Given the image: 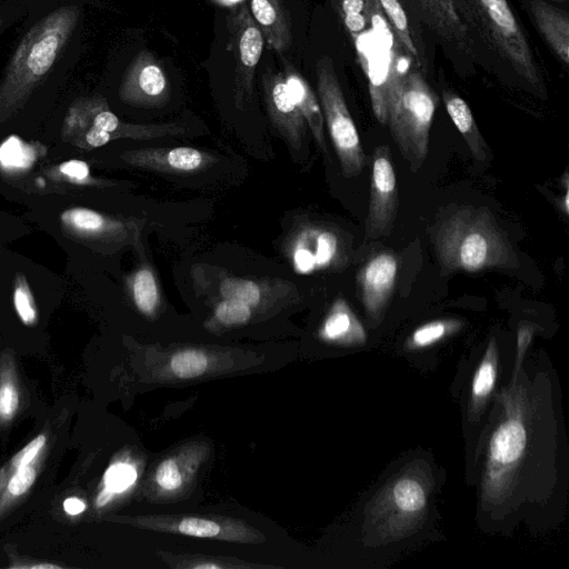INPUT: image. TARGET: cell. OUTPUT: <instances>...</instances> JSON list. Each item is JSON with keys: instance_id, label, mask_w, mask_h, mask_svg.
I'll list each match as a JSON object with an SVG mask.
<instances>
[{"instance_id": "44dd1931", "label": "cell", "mask_w": 569, "mask_h": 569, "mask_svg": "<svg viewBox=\"0 0 569 569\" xmlns=\"http://www.w3.org/2000/svg\"><path fill=\"white\" fill-rule=\"evenodd\" d=\"M43 144L27 142L11 133L0 144V176L2 181L14 187L32 172L41 158H44Z\"/></svg>"}, {"instance_id": "52a82bcc", "label": "cell", "mask_w": 569, "mask_h": 569, "mask_svg": "<svg viewBox=\"0 0 569 569\" xmlns=\"http://www.w3.org/2000/svg\"><path fill=\"white\" fill-rule=\"evenodd\" d=\"M318 99L325 123L346 178L358 176L365 166V151L349 112L331 58L316 63Z\"/></svg>"}, {"instance_id": "30bf717a", "label": "cell", "mask_w": 569, "mask_h": 569, "mask_svg": "<svg viewBox=\"0 0 569 569\" xmlns=\"http://www.w3.org/2000/svg\"><path fill=\"white\" fill-rule=\"evenodd\" d=\"M228 49L233 56V99L243 109L252 97V83L257 64L264 46L263 36L246 6L231 8L227 16Z\"/></svg>"}, {"instance_id": "6da1fadb", "label": "cell", "mask_w": 569, "mask_h": 569, "mask_svg": "<svg viewBox=\"0 0 569 569\" xmlns=\"http://www.w3.org/2000/svg\"><path fill=\"white\" fill-rule=\"evenodd\" d=\"M84 4L29 13L0 74V136L33 131L53 112L80 59Z\"/></svg>"}, {"instance_id": "ac0fdd59", "label": "cell", "mask_w": 569, "mask_h": 569, "mask_svg": "<svg viewBox=\"0 0 569 569\" xmlns=\"http://www.w3.org/2000/svg\"><path fill=\"white\" fill-rule=\"evenodd\" d=\"M346 247L339 234L325 227H308L293 247V266L299 273H311L343 264Z\"/></svg>"}, {"instance_id": "836d02e7", "label": "cell", "mask_w": 569, "mask_h": 569, "mask_svg": "<svg viewBox=\"0 0 569 569\" xmlns=\"http://www.w3.org/2000/svg\"><path fill=\"white\" fill-rule=\"evenodd\" d=\"M12 302L20 321L28 327L37 325L38 307L28 279L22 272H16L12 283Z\"/></svg>"}, {"instance_id": "7bdbcfd3", "label": "cell", "mask_w": 569, "mask_h": 569, "mask_svg": "<svg viewBox=\"0 0 569 569\" xmlns=\"http://www.w3.org/2000/svg\"><path fill=\"white\" fill-rule=\"evenodd\" d=\"M0 2H12L19 4L26 10L27 14H29L48 11L50 9L68 3L84 4L86 0H0Z\"/></svg>"}, {"instance_id": "d4e9b609", "label": "cell", "mask_w": 569, "mask_h": 569, "mask_svg": "<svg viewBox=\"0 0 569 569\" xmlns=\"http://www.w3.org/2000/svg\"><path fill=\"white\" fill-rule=\"evenodd\" d=\"M320 337L343 346H359L366 341V331L347 301L337 298L319 330Z\"/></svg>"}, {"instance_id": "277c9868", "label": "cell", "mask_w": 569, "mask_h": 569, "mask_svg": "<svg viewBox=\"0 0 569 569\" xmlns=\"http://www.w3.org/2000/svg\"><path fill=\"white\" fill-rule=\"evenodd\" d=\"M463 24L479 37L528 83L542 80L525 32L507 0H453Z\"/></svg>"}, {"instance_id": "f35d334b", "label": "cell", "mask_w": 569, "mask_h": 569, "mask_svg": "<svg viewBox=\"0 0 569 569\" xmlns=\"http://www.w3.org/2000/svg\"><path fill=\"white\" fill-rule=\"evenodd\" d=\"M156 481L166 491L178 490L184 481V471L178 465V459L169 457L161 461L156 470Z\"/></svg>"}, {"instance_id": "8992f818", "label": "cell", "mask_w": 569, "mask_h": 569, "mask_svg": "<svg viewBox=\"0 0 569 569\" xmlns=\"http://www.w3.org/2000/svg\"><path fill=\"white\" fill-rule=\"evenodd\" d=\"M505 417L493 430L488 448L482 490L488 501L510 493L529 442L528 409L522 392L511 388L503 395Z\"/></svg>"}, {"instance_id": "1f68e13d", "label": "cell", "mask_w": 569, "mask_h": 569, "mask_svg": "<svg viewBox=\"0 0 569 569\" xmlns=\"http://www.w3.org/2000/svg\"><path fill=\"white\" fill-rule=\"evenodd\" d=\"M161 559L171 568L189 569H227V568H269V566L253 565L240 559L211 557L202 555H171L159 552Z\"/></svg>"}, {"instance_id": "7a4b0ae2", "label": "cell", "mask_w": 569, "mask_h": 569, "mask_svg": "<svg viewBox=\"0 0 569 569\" xmlns=\"http://www.w3.org/2000/svg\"><path fill=\"white\" fill-rule=\"evenodd\" d=\"M435 248L443 272L513 269L519 264L508 237L485 208H457L439 224Z\"/></svg>"}, {"instance_id": "ba28073f", "label": "cell", "mask_w": 569, "mask_h": 569, "mask_svg": "<svg viewBox=\"0 0 569 569\" xmlns=\"http://www.w3.org/2000/svg\"><path fill=\"white\" fill-rule=\"evenodd\" d=\"M38 218L53 231L63 244L100 250L107 244L120 242L128 232V224L98 210L63 203L61 207L41 204Z\"/></svg>"}, {"instance_id": "60d3db41", "label": "cell", "mask_w": 569, "mask_h": 569, "mask_svg": "<svg viewBox=\"0 0 569 569\" xmlns=\"http://www.w3.org/2000/svg\"><path fill=\"white\" fill-rule=\"evenodd\" d=\"M27 17L26 10L12 2H0V38Z\"/></svg>"}, {"instance_id": "ab89813d", "label": "cell", "mask_w": 569, "mask_h": 569, "mask_svg": "<svg viewBox=\"0 0 569 569\" xmlns=\"http://www.w3.org/2000/svg\"><path fill=\"white\" fill-rule=\"evenodd\" d=\"M26 231L27 226L20 219L6 212H0V248Z\"/></svg>"}, {"instance_id": "5bb4252c", "label": "cell", "mask_w": 569, "mask_h": 569, "mask_svg": "<svg viewBox=\"0 0 569 569\" xmlns=\"http://www.w3.org/2000/svg\"><path fill=\"white\" fill-rule=\"evenodd\" d=\"M169 93L167 77L148 51H140L130 60L117 88L118 99L133 107H160L168 101Z\"/></svg>"}, {"instance_id": "8fae6325", "label": "cell", "mask_w": 569, "mask_h": 569, "mask_svg": "<svg viewBox=\"0 0 569 569\" xmlns=\"http://www.w3.org/2000/svg\"><path fill=\"white\" fill-rule=\"evenodd\" d=\"M427 485L418 473L405 472L376 497L370 517L387 535H398L416 525L427 507ZM381 525V526H382Z\"/></svg>"}, {"instance_id": "8d00e7d4", "label": "cell", "mask_w": 569, "mask_h": 569, "mask_svg": "<svg viewBox=\"0 0 569 569\" xmlns=\"http://www.w3.org/2000/svg\"><path fill=\"white\" fill-rule=\"evenodd\" d=\"M137 479L136 469L128 463L117 462L111 465L104 473V488L110 492L119 493L129 488Z\"/></svg>"}, {"instance_id": "484cf974", "label": "cell", "mask_w": 569, "mask_h": 569, "mask_svg": "<svg viewBox=\"0 0 569 569\" xmlns=\"http://www.w3.org/2000/svg\"><path fill=\"white\" fill-rule=\"evenodd\" d=\"M388 22L400 47L416 62L417 68L426 73L428 57L421 44L415 39L413 30L400 0H375Z\"/></svg>"}, {"instance_id": "d590c367", "label": "cell", "mask_w": 569, "mask_h": 569, "mask_svg": "<svg viewBox=\"0 0 569 569\" xmlns=\"http://www.w3.org/2000/svg\"><path fill=\"white\" fill-rule=\"evenodd\" d=\"M171 370L182 379H191L202 375L208 367L207 356L194 349L181 350L171 358Z\"/></svg>"}, {"instance_id": "9c48e42d", "label": "cell", "mask_w": 569, "mask_h": 569, "mask_svg": "<svg viewBox=\"0 0 569 569\" xmlns=\"http://www.w3.org/2000/svg\"><path fill=\"white\" fill-rule=\"evenodd\" d=\"M131 526L197 538L217 539L239 543H262L261 531L249 523L222 516L147 515L129 518Z\"/></svg>"}, {"instance_id": "7c38bea8", "label": "cell", "mask_w": 569, "mask_h": 569, "mask_svg": "<svg viewBox=\"0 0 569 569\" xmlns=\"http://www.w3.org/2000/svg\"><path fill=\"white\" fill-rule=\"evenodd\" d=\"M399 199L392 154L388 146L376 148L371 166L370 201L366 220V237L377 239L390 234Z\"/></svg>"}, {"instance_id": "f1b7e54d", "label": "cell", "mask_w": 569, "mask_h": 569, "mask_svg": "<svg viewBox=\"0 0 569 569\" xmlns=\"http://www.w3.org/2000/svg\"><path fill=\"white\" fill-rule=\"evenodd\" d=\"M498 369V348L492 338L488 343L471 383L470 413L479 412L491 395Z\"/></svg>"}, {"instance_id": "d6a6232c", "label": "cell", "mask_w": 569, "mask_h": 569, "mask_svg": "<svg viewBox=\"0 0 569 569\" xmlns=\"http://www.w3.org/2000/svg\"><path fill=\"white\" fill-rule=\"evenodd\" d=\"M462 322L457 319H440L427 322L418 327L408 338L409 349H421L442 340L458 331Z\"/></svg>"}, {"instance_id": "7dc6e473", "label": "cell", "mask_w": 569, "mask_h": 569, "mask_svg": "<svg viewBox=\"0 0 569 569\" xmlns=\"http://www.w3.org/2000/svg\"><path fill=\"white\" fill-rule=\"evenodd\" d=\"M555 1H560V2H565V1H567V0H555Z\"/></svg>"}, {"instance_id": "5b68a950", "label": "cell", "mask_w": 569, "mask_h": 569, "mask_svg": "<svg viewBox=\"0 0 569 569\" xmlns=\"http://www.w3.org/2000/svg\"><path fill=\"white\" fill-rule=\"evenodd\" d=\"M439 98L422 72L410 69L395 87L387 124L401 154L413 172L418 171L429 148V132Z\"/></svg>"}, {"instance_id": "2e32d148", "label": "cell", "mask_w": 569, "mask_h": 569, "mask_svg": "<svg viewBox=\"0 0 569 569\" xmlns=\"http://www.w3.org/2000/svg\"><path fill=\"white\" fill-rule=\"evenodd\" d=\"M106 181L96 178L89 164L79 159H69L59 163L43 166L32 177L26 179L17 187L18 190L40 191L41 194H71L76 197L77 191L102 188L109 186Z\"/></svg>"}, {"instance_id": "e0dca14e", "label": "cell", "mask_w": 569, "mask_h": 569, "mask_svg": "<svg viewBox=\"0 0 569 569\" xmlns=\"http://www.w3.org/2000/svg\"><path fill=\"white\" fill-rule=\"evenodd\" d=\"M263 97L273 127L290 147L299 149L307 122L293 101L282 72L267 71L262 79Z\"/></svg>"}, {"instance_id": "f546056e", "label": "cell", "mask_w": 569, "mask_h": 569, "mask_svg": "<svg viewBox=\"0 0 569 569\" xmlns=\"http://www.w3.org/2000/svg\"><path fill=\"white\" fill-rule=\"evenodd\" d=\"M375 0H333V7L353 43L370 24Z\"/></svg>"}, {"instance_id": "b9f144b4", "label": "cell", "mask_w": 569, "mask_h": 569, "mask_svg": "<svg viewBox=\"0 0 569 569\" xmlns=\"http://www.w3.org/2000/svg\"><path fill=\"white\" fill-rule=\"evenodd\" d=\"M539 329L535 323L531 322H521L518 327L517 331V361L515 368V378L518 375V370L522 365L523 357L527 352V349L532 340V337L536 330Z\"/></svg>"}, {"instance_id": "74e56055", "label": "cell", "mask_w": 569, "mask_h": 569, "mask_svg": "<svg viewBox=\"0 0 569 569\" xmlns=\"http://www.w3.org/2000/svg\"><path fill=\"white\" fill-rule=\"evenodd\" d=\"M214 316L226 326L243 325L251 317V307L239 301L223 299L217 305Z\"/></svg>"}, {"instance_id": "9a60e30c", "label": "cell", "mask_w": 569, "mask_h": 569, "mask_svg": "<svg viewBox=\"0 0 569 569\" xmlns=\"http://www.w3.org/2000/svg\"><path fill=\"white\" fill-rule=\"evenodd\" d=\"M398 258L391 251L371 256L360 268L357 282L362 306L372 322L383 316L398 276Z\"/></svg>"}, {"instance_id": "7402d4cb", "label": "cell", "mask_w": 569, "mask_h": 569, "mask_svg": "<svg viewBox=\"0 0 569 569\" xmlns=\"http://www.w3.org/2000/svg\"><path fill=\"white\" fill-rule=\"evenodd\" d=\"M282 74L291 97L302 117L305 118L308 128L311 130L317 144L322 150V152L327 154L328 149L325 138V120L319 99L316 97L307 80L284 58H282Z\"/></svg>"}, {"instance_id": "4dcf8cb0", "label": "cell", "mask_w": 569, "mask_h": 569, "mask_svg": "<svg viewBox=\"0 0 569 569\" xmlns=\"http://www.w3.org/2000/svg\"><path fill=\"white\" fill-rule=\"evenodd\" d=\"M130 290L138 310L152 316L160 302V293L156 276L150 268H140L130 278Z\"/></svg>"}, {"instance_id": "ffe728a7", "label": "cell", "mask_w": 569, "mask_h": 569, "mask_svg": "<svg viewBox=\"0 0 569 569\" xmlns=\"http://www.w3.org/2000/svg\"><path fill=\"white\" fill-rule=\"evenodd\" d=\"M120 158L131 166L174 173L193 172L214 160L211 154L191 147L130 150Z\"/></svg>"}, {"instance_id": "4316f807", "label": "cell", "mask_w": 569, "mask_h": 569, "mask_svg": "<svg viewBox=\"0 0 569 569\" xmlns=\"http://www.w3.org/2000/svg\"><path fill=\"white\" fill-rule=\"evenodd\" d=\"M442 99L449 117L466 140L472 156L480 161L487 160L490 150L467 102L450 89H442Z\"/></svg>"}, {"instance_id": "e575fe53", "label": "cell", "mask_w": 569, "mask_h": 569, "mask_svg": "<svg viewBox=\"0 0 569 569\" xmlns=\"http://www.w3.org/2000/svg\"><path fill=\"white\" fill-rule=\"evenodd\" d=\"M223 299L234 300L253 307L261 298L260 287L252 280L243 278H226L219 286Z\"/></svg>"}, {"instance_id": "ee69618b", "label": "cell", "mask_w": 569, "mask_h": 569, "mask_svg": "<svg viewBox=\"0 0 569 569\" xmlns=\"http://www.w3.org/2000/svg\"><path fill=\"white\" fill-rule=\"evenodd\" d=\"M63 510L70 516H77L86 510V503L77 497H69L63 501Z\"/></svg>"}, {"instance_id": "d6986e66", "label": "cell", "mask_w": 569, "mask_h": 569, "mask_svg": "<svg viewBox=\"0 0 569 569\" xmlns=\"http://www.w3.org/2000/svg\"><path fill=\"white\" fill-rule=\"evenodd\" d=\"M419 19L443 42L472 53V41L453 0H408Z\"/></svg>"}, {"instance_id": "bcb514c9", "label": "cell", "mask_w": 569, "mask_h": 569, "mask_svg": "<svg viewBox=\"0 0 569 569\" xmlns=\"http://www.w3.org/2000/svg\"><path fill=\"white\" fill-rule=\"evenodd\" d=\"M213 1L218 2L219 4L233 8L234 6H237L238 3H240L243 0H213Z\"/></svg>"}, {"instance_id": "603a6c76", "label": "cell", "mask_w": 569, "mask_h": 569, "mask_svg": "<svg viewBox=\"0 0 569 569\" xmlns=\"http://www.w3.org/2000/svg\"><path fill=\"white\" fill-rule=\"evenodd\" d=\"M250 13L271 49L281 53L291 46V22L282 0H250Z\"/></svg>"}, {"instance_id": "83f0119b", "label": "cell", "mask_w": 569, "mask_h": 569, "mask_svg": "<svg viewBox=\"0 0 569 569\" xmlns=\"http://www.w3.org/2000/svg\"><path fill=\"white\" fill-rule=\"evenodd\" d=\"M22 402V387L14 353L0 352V430L18 415Z\"/></svg>"}, {"instance_id": "cb8c5ba5", "label": "cell", "mask_w": 569, "mask_h": 569, "mask_svg": "<svg viewBox=\"0 0 569 569\" xmlns=\"http://www.w3.org/2000/svg\"><path fill=\"white\" fill-rule=\"evenodd\" d=\"M530 11L546 42L567 67L569 62L568 14L543 0H530Z\"/></svg>"}, {"instance_id": "3957f363", "label": "cell", "mask_w": 569, "mask_h": 569, "mask_svg": "<svg viewBox=\"0 0 569 569\" xmlns=\"http://www.w3.org/2000/svg\"><path fill=\"white\" fill-rule=\"evenodd\" d=\"M60 139L72 147L90 150L117 139H152L183 132L176 123L133 124L120 120L101 93L73 91L59 101L51 113Z\"/></svg>"}, {"instance_id": "4fadbf2b", "label": "cell", "mask_w": 569, "mask_h": 569, "mask_svg": "<svg viewBox=\"0 0 569 569\" xmlns=\"http://www.w3.org/2000/svg\"><path fill=\"white\" fill-rule=\"evenodd\" d=\"M48 450V436L41 432L27 442L0 468V520L30 492Z\"/></svg>"}, {"instance_id": "f6af8a7d", "label": "cell", "mask_w": 569, "mask_h": 569, "mask_svg": "<svg viewBox=\"0 0 569 569\" xmlns=\"http://www.w3.org/2000/svg\"><path fill=\"white\" fill-rule=\"evenodd\" d=\"M568 173L563 174L565 193L562 200H560V209L568 214L569 213V190H568Z\"/></svg>"}]
</instances>
